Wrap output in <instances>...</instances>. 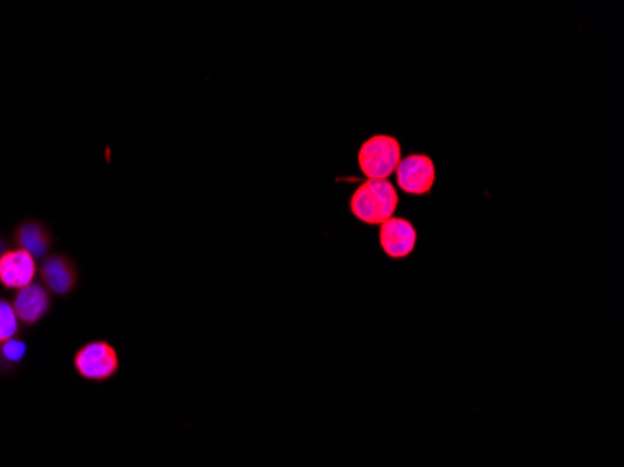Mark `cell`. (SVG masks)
Masks as SVG:
<instances>
[{
  "label": "cell",
  "instance_id": "6da1fadb",
  "mask_svg": "<svg viewBox=\"0 0 624 467\" xmlns=\"http://www.w3.org/2000/svg\"><path fill=\"white\" fill-rule=\"evenodd\" d=\"M398 195L387 180H369L355 189L350 208L355 217L369 225H383L397 210Z\"/></svg>",
  "mask_w": 624,
  "mask_h": 467
},
{
  "label": "cell",
  "instance_id": "7a4b0ae2",
  "mask_svg": "<svg viewBox=\"0 0 624 467\" xmlns=\"http://www.w3.org/2000/svg\"><path fill=\"white\" fill-rule=\"evenodd\" d=\"M400 144L397 139L378 135L365 142L359 150V167L369 180H387L400 163Z\"/></svg>",
  "mask_w": 624,
  "mask_h": 467
},
{
  "label": "cell",
  "instance_id": "3957f363",
  "mask_svg": "<svg viewBox=\"0 0 624 467\" xmlns=\"http://www.w3.org/2000/svg\"><path fill=\"white\" fill-rule=\"evenodd\" d=\"M73 365L77 374L88 382H105L118 372L120 359L109 342L92 340L79 348V352L73 357Z\"/></svg>",
  "mask_w": 624,
  "mask_h": 467
},
{
  "label": "cell",
  "instance_id": "277c9868",
  "mask_svg": "<svg viewBox=\"0 0 624 467\" xmlns=\"http://www.w3.org/2000/svg\"><path fill=\"white\" fill-rule=\"evenodd\" d=\"M36 258L23 249H8L0 256V284L8 290H23L34 283Z\"/></svg>",
  "mask_w": 624,
  "mask_h": 467
},
{
  "label": "cell",
  "instance_id": "5b68a950",
  "mask_svg": "<svg viewBox=\"0 0 624 467\" xmlns=\"http://www.w3.org/2000/svg\"><path fill=\"white\" fill-rule=\"evenodd\" d=\"M398 185L410 195H425L436 180L432 159L426 156H410L400 159L397 170Z\"/></svg>",
  "mask_w": 624,
  "mask_h": 467
},
{
  "label": "cell",
  "instance_id": "8992f818",
  "mask_svg": "<svg viewBox=\"0 0 624 467\" xmlns=\"http://www.w3.org/2000/svg\"><path fill=\"white\" fill-rule=\"evenodd\" d=\"M40 275L45 288L57 296H68L77 286V266L66 255L43 258Z\"/></svg>",
  "mask_w": 624,
  "mask_h": 467
},
{
  "label": "cell",
  "instance_id": "52a82bcc",
  "mask_svg": "<svg viewBox=\"0 0 624 467\" xmlns=\"http://www.w3.org/2000/svg\"><path fill=\"white\" fill-rule=\"evenodd\" d=\"M417 243L415 228L406 219H389L380 228V245L391 258H406Z\"/></svg>",
  "mask_w": 624,
  "mask_h": 467
},
{
  "label": "cell",
  "instance_id": "ba28073f",
  "mask_svg": "<svg viewBox=\"0 0 624 467\" xmlns=\"http://www.w3.org/2000/svg\"><path fill=\"white\" fill-rule=\"evenodd\" d=\"M14 309L19 322L34 326L47 316L51 309V296L49 290L43 288L42 284H30L23 290H17L14 299Z\"/></svg>",
  "mask_w": 624,
  "mask_h": 467
},
{
  "label": "cell",
  "instance_id": "9c48e42d",
  "mask_svg": "<svg viewBox=\"0 0 624 467\" xmlns=\"http://www.w3.org/2000/svg\"><path fill=\"white\" fill-rule=\"evenodd\" d=\"M14 240L19 249L27 251L34 258H45L51 249L53 236L49 228L38 221H25L15 228Z\"/></svg>",
  "mask_w": 624,
  "mask_h": 467
},
{
  "label": "cell",
  "instance_id": "30bf717a",
  "mask_svg": "<svg viewBox=\"0 0 624 467\" xmlns=\"http://www.w3.org/2000/svg\"><path fill=\"white\" fill-rule=\"evenodd\" d=\"M19 333V318L15 314L14 305L0 298V344L14 339Z\"/></svg>",
  "mask_w": 624,
  "mask_h": 467
},
{
  "label": "cell",
  "instance_id": "8fae6325",
  "mask_svg": "<svg viewBox=\"0 0 624 467\" xmlns=\"http://www.w3.org/2000/svg\"><path fill=\"white\" fill-rule=\"evenodd\" d=\"M2 359L8 365H19L27 355V344L23 340L10 339L2 342Z\"/></svg>",
  "mask_w": 624,
  "mask_h": 467
}]
</instances>
